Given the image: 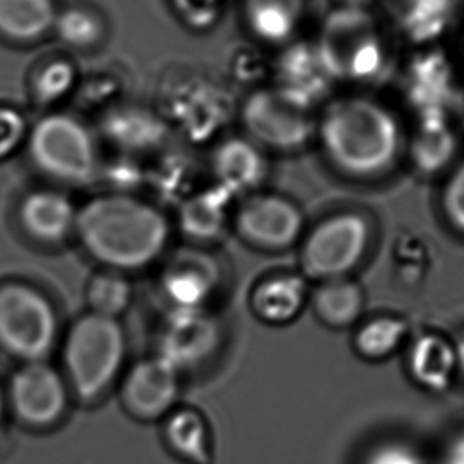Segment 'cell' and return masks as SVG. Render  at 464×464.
I'll list each match as a JSON object with an SVG mask.
<instances>
[{"label":"cell","instance_id":"17","mask_svg":"<svg viewBox=\"0 0 464 464\" xmlns=\"http://www.w3.org/2000/svg\"><path fill=\"white\" fill-rule=\"evenodd\" d=\"M78 210L64 193L39 189L27 194L20 208L21 223L31 236L44 242L65 239L77 226Z\"/></svg>","mask_w":464,"mask_h":464},{"label":"cell","instance_id":"2","mask_svg":"<svg viewBox=\"0 0 464 464\" xmlns=\"http://www.w3.org/2000/svg\"><path fill=\"white\" fill-rule=\"evenodd\" d=\"M322 142L337 170L352 179L369 180L393 168L400 156V128L379 103L347 99L326 111Z\"/></svg>","mask_w":464,"mask_h":464},{"label":"cell","instance_id":"31","mask_svg":"<svg viewBox=\"0 0 464 464\" xmlns=\"http://www.w3.org/2000/svg\"><path fill=\"white\" fill-rule=\"evenodd\" d=\"M75 84V67L67 61H52L34 78V96L42 103L58 102Z\"/></svg>","mask_w":464,"mask_h":464},{"label":"cell","instance_id":"39","mask_svg":"<svg viewBox=\"0 0 464 464\" xmlns=\"http://www.w3.org/2000/svg\"><path fill=\"white\" fill-rule=\"evenodd\" d=\"M347 7H358L362 8V5L368 4L369 0H342Z\"/></svg>","mask_w":464,"mask_h":464},{"label":"cell","instance_id":"5","mask_svg":"<svg viewBox=\"0 0 464 464\" xmlns=\"http://www.w3.org/2000/svg\"><path fill=\"white\" fill-rule=\"evenodd\" d=\"M315 52L329 80L371 82L385 71V56L374 21L362 8H337L329 14Z\"/></svg>","mask_w":464,"mask_h":464},{"label":"cell","instance_id":"19","mask_svg":"<svg viewBox=\"0 0 464 464\" xmlns=\"http://www.w3.org/2000/svg\"><path fill=\"white\" fill-rule=\"evenodd\" d=\"M277 90L312 109L328 91L329 78L318 63L315 46L295 44L278 61Z\"/></svg>","mask_w":464,"mask_h":464},{"label":"cell","instance_id":"8","mask_svg":"<svg viewBox=\"0 0 464 464\" xmlns=\"http://www.w3.org/2000/svg\"><path fill=\"white\" fill-rule=\"evenodd\" d=\"M242 123L255 142L284 151L303 147L314 132L309 107L277 88L255 91L242 107Z\"/></svg>","mask_w":464,"mask_h":464},{"label":"cell","instance_id":"15","mask_svg":"<svg viewBox=\"0 0 464 464\" xmlns=\"http://www.w3.org/2000/svg\"><path fill=\"white\" fill-rule=\"evenodd\" d=\"M212 170L217 187L234 198L252 191L265 180L266 161L256 143L231 137L215 149Z\"/></svg>","mask_w":464,"mask_h":464},{"label":"cell","instance_id":"38","mask_svg":"<svg viewBox=\"0 0 464 464\" xmlns=\"http://www.w3.org/2000/svg\"><path fill=\"white\" fill-rule=\"evenodd\" d=\"M4 419H5V394L0 387V434H2V428H4Z\"/></svg>","mask_w":464,"mask_h":464},{"label":"cell","instance_id":"25","mask_svg":"<svg viewBox=\"0 0 464 464\" xmlns=\"http://www.w3.org/2000/svg\"><path fill=\"white\" fill-rule=\"evenodd\" d=\"M457 142L444 113L421 115V128L412 145V160L421 174H438L451 161Z\"/></svg>","mask_w":464,"mask_h":464},{"label":"cell","instance_id":"26","mask_svg":"<svg viewBox=\"0 0 464 464\" xmlns=\"http://www.w3.org/2000/svg\"><path fill=\"white\" fill-rule=\"evenodd\" d=\"M231 199V196L218 187L191 196L181 207V227L196 239L217 237L225 227Z\"/></svg>","mask_w":464,"mask_h":464},{"label":"cell","instance_id":"27","mask_svg":"<svg viewBox=\"0 0 464 464\" xmlns=\"http://www.w3.org/2000/svg\"><path fill=\"white\" fill-rule=\"evenodd\" d=\"M451 0H401V26L415 42L436 39L451 18Z\"/></svg>","mask_w":464,"mask_h":464},{"label":"cell","instance_id":"35","mask_svg":"<svg viewBox=\"0 0 464 464\" xmlns=\"http://www.w3.org/2000/svg\"><path fill=\"white\" fill-rule=\"evenodd\" d=\"M440 206L447 225L464 236V162L445 185Z\"/></svg>","mask_w":464,"mask_h":464},{"label":"cell","instance_id":"33","mask_svg":"<svg viewBox=\"0 0 464 464\" xmlns=\"http://www.w3.org/2000/svg\"><path fill=\"white\" fill-rule=\"evenodd\" d=\"M175 12L187 26L196 31H206L217 23L221 14L223 0H170Z\"/></svg>","mask_w":464,"mask_h":464},{"label":"cell","instance_id":"1","mask_svg":"<svg viewBox=\"0 0 464 464\" xmlns=\"http://www.w3.org/2000/svg\"><path fill=\"white\" fill-rule=\"evenodd\" d=\"M75 232L86 252L116 272L155 263L170 227L160 208L128 194H105L78 210Z\"/></svg>","mask_w":464,"mask_h":464},{"label":"cell","instance_id":"21","mask_svg":"<svg viewBox=\"0 0 464 464\" xmlns=\"http://www.w3.org/2000/svg\"><path fill=\"white\" fill-rule=\"evenodd\" d=\"M58 10L53 0H0V35L33 44L53 31Z\"/></svg>","mask_w":464,"mask_h":464},{"label":"cell","instance_id":"14","mask_svg":"<svg viewBox=\"0 0 464 464\" xmlns=\"http://www.w3.org/2000/svg\"><path fill=\"white\" fill-rule=\"evenodd\" d=\"M217 342L218 326L202 310L175 312L164 329L160 356L174 368H185L212 353Z\"/></svg>","mask_w":464,"mask_h":464},{"label":"cell","instance_id":"3","mask_svg":"<svg viewBox=\"0 0 464 464\" xmlns=\"http://www.w3.org/2000/svg\"><path fill=\"white\" fill-rule=\"evenodd\" d=\"M374 225L366 213L343 210L318 221L299 242V269L309 282L350 277L368 258Z\"/></svg>","mask_w":464,"mask_h":464},{"label":"cell","instance_id":"11","mask_svg":"<svg viewBox=\"0 0 464 464\" xmlns=\"http://www.w3.org/2000/svg\"><path fill=\"white\" fill-rule=\"evenodd\" d=\"M179 394V369L160 355L137 362L124 381V406L139 419L155 420L168 415Z\"/></svg>","mask_w":464,"mask_h":464},{"label":"cell","instance_id":"20","mask_svg":"<svg viewBox=\"0 0 464 464\" xmlns=\"http://www.w3.org/2000/svg\"><path fill=\"white\" fill-rule=\"evenodd\" d=\"M407 91L421 115L444 113L445 107L455 101L450 67L444 56L431 53L417 59L411 67Z\"/></svg>","mask_w":464,"mask_h":464},{"label":"cell","instance_id":"23","mask_svg":"<svg viewBox=\"0 0 464 464\" xmlns=\"http://www.w3.org/2000/svg\"><path fill=\"white\" fill-rule=\"evenodd\" d=\"M409 331V322L402 316H372L356 324L352 345L364 362H385L406 343Z\"/></svg>","mask_w":464,"mask_h":464},{"label":"cell","instance_id":"34","mask_svg":"<svg viewBox=\"0 0 464 464\" xmlns=\"http://www.w3.org/2000/svg\"><path fill=\"white\" fill-rule=\"evenodd\" d=\"M27 124L21 111L8 105H0V161L14 155L27 140Z\"/></svg>","mask_w":464,"mask_h":464},{"label":"cell","instance_id":"22","mask_svg":"<svg viewBox=\"0 0 464 464\" xmlns=\"http://www.w3.org/2000/svg\"><path fill=\"white\" fill-rule=\"evenodd\" d=\"M105 136L126 150H150L166 137L161 118L140 107H123L110 111L103 120Z\"/></svg>","mask_w":464,"mask_h":464},{"label":"cell","instance_id":"12","mask_svg":"<svg viewBox=\"0 0 464 464\" xmlns=\"http://www.w3.org/2000/svg\"><path fill=\"white\" fill-rule=\"evenodd\" d=\"M409 379L428 393L450 390L458 375L457 345L440 333H423L409 342L406 352Z\"/></svg>","mask_w":464,"mask_h":464},{"label":"cell","instance_id":"9","mask_svg":"<svg viewBox=\"0 0 464 464\" xmlns=\"http://www.w3.org/2000/svg\"><path fill=\"white\" fill-rule=\"evenodd\" d=\"M240 237L266 252H285L297 246L304 236L303 210L278 194H255L236 215Z\"/></svg>","mask_w":464,"mask_h":464},{"label":"cell","instance_id":"7","mask_svg":"<svg viewBox=\"0 0 464 464\" xmlns=\"http://www.w3.org/2000/svg\"><path fill=\"white\" fill-rule=\"evenodd\" d=\"M58 337V316L31 285L0 286V345L24 362H42Z\"/></svg>","mask_w":464,"mask_h":464},{"label":"cell","instance_id":"4","mask_svg":"<svg viewBox=\"0 0 464 464\" xmlns=\"http://www.w3.org/2000/svg\"><path fill=\"white\" fill-rule=\"evenodd\" d=\"M126 348V335L115 318L90 312L72 324L64 342V362L78 398L90 402L105 393L123 368Z\"/></svg>","mask_w":464,"mask_h":464},{"label":"cell","instance_id":"36","mask_svg":"<svg viewBox=\"0 0 464 464\" xmlns=\"http://www.w3.org/2000/svg\"><path fill=\"white\" fill-rule=\"evenodd\" d=\"M439 464H464V431L445 444Z\"/></svg>","mask_w":464,"mask_h":464},{"label":"cell","instance_id":"13","mask_svg":"<svg viewBox=\"0 0 464 464\" xmlns=\"http://www.w3.org/2000/svg\"><path fill=\"white\" fill-rule=\"evenodd\" d=\"M309 284L301 272H280L263 278L253 286V314L271 326L290 324L309 305Z\"/></svg>","mask_w":464,"mask_h":464},{"label":"cell","instance_id":"10","mask_svg":"<svg viewBox=\"0 0 464 464\" xmlns=\"http://www.w3.org/2000/svg\"><path fill=\"white\" fill-rule=\"evenodd\" d=\"M10 402L26 425L44 428L56 423L67 407V387L45 360L24 362L10 383Z\"/></svg>","mask_w":464,"mask_h":464},{"label":"cell","instance_id":"29","mask_svg":"<svg viewBox=\"0 0 464 464\" xmlns=\"http://www.w3.org/2000/svg\"><path fill=\"white\" fill-rule=\"evenodd\" d=\"M86 299L91 314L118 320L132 301V285L121 272L97 274L86 288Z\"/></svg>","mask_w":464,"mask_h":464},{"label":"cell","instance_id":"28","mask_svg":"<svg viewBox=\"0 0 464 464\" xmlns=\"http://www.w3.org/2000/svg\"><path fill=\"white\" fill-rule=\"evenodd\" d=\"M166 438L181 457L204 461L208 451V430L206 420L196 411L181 409L170 413L166 425Z\"/></svg>","mask_w":464,"mask_h":464},{"label":"cell","instance_id":"16","mask_svg":"<svg viewBox=\"0 0 464 464\" xmlns=\"http://www.w3.org/2000/svg\"><path fill=\"white\" fill-rule=\"evenodd\" d=\"M218 285V271L210 259L187 255L169 266L162 280L164 295L175 305V312L202 310Z\"/></svg>","mask_w":464,"mask_h":464},{"label":"cell","instance_id":"6","mask_svg":"<svg viewBox=\"0 0 464 464\" xmlns=\"http://www.w3.org/2000/svg\"><path fill=\"white\" fill-rule=\"evenodd\" d=\"M27 150L35 168L56 180L84 185L96 175V143L75 116L42 118L27 134Z\"/></svg>","mask_w":464,"mask_h":464},{"label":"cell","instance_id":"24","mask_svg":"<svg viewBox=\"0 0 464 464\" xmlns=\"http://www.w3.org/2000/svg\"><path fill=\"white\" fill-rule=\"evenodd\" d=\"M305 0H246V24L258 39L284 44L295 33Z\"/></svg>","mask_w":464,"mask_h":464},{"label":"cell","instance_id":"18","mask_svg":"<svg viewBox=\"0 0 464 464\" xmlns=\"http://www.w3.org/2000/svg\"><path fill=\"white\" fill-rule=\"evenodd\" d=\"M309 305L323 326L347 329L362 322L366 295L362 285L353 278H335L316 284L315 288L310 290Z\"/></svg>","mask_w":464,"mask_h":464},{"label":"cell","instance_id":"30","mask_svg":"<svg viewBox=\"0 0 464 464\" xmlns=\"http://www.w3.org/2000/svg\"><path fill=\"white\" fill-rule=\"evenodd\" d=\"M53 31L65 45L91 48L102 40L105 34L101 16L84 7H69L56 14Z\"/></svg>","mask_w":464,"mask_h":464},{"label":"cell","instance_id":"37","mask_svg":"<svg viewBox=\"0 0 464 464\" xmlns=\"http://www.w3.org/2000/svg\"><path fill=\"white\" fill-rule=\"evenodd\" d=\"M455 345H457L458 375H461L464 379V337Z\"/></svg>","mask_w":464,"mask_h":464},{"label":"cell","instance_id":"32","mask_svg":"<svg viewBox=\"0 0 464 464\" xmlns=\"http://www.w3.org/2000/svg\"><path fill=\"white\" fill-rule=\"evenodd\" d=\"M360 464H426L420 449L406 440H383L372 445Z\"/></svg>","mask_w":464,"mask_h":464}]
</instances>
